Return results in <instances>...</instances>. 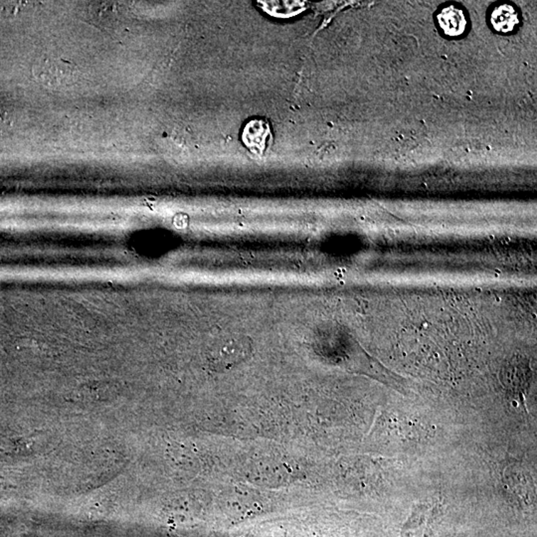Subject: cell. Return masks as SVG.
<instances>
[{"mask_svg": "<svg viewBox=\"0 0 537 537\" xmlns=\"http://www.w3.org/2000/svg\"><path fill=\"white\" fill-rule=\"evenodd\" d=\"M298 2H267L265 9L271 14L278 15V16H290L293 12L298 11L300 5Z\"/></svg>", "mask_w": 537, "mask_h": 537, "instance_id": "cell-5", "label": "cell"}, {"mask_svg": "<svg viewBox=\"0 0 537 537\" xmlns=\"http://www.w3.org/2000/svg\"><path fill=\"white\" fill-rule=\"evenodd\" d=\"M440 28L447 36H460L466 31L467 17L461 7L448 5L437 15Z\"/></svg>", "mask_w": 537, "mask_h": 537, "instance_id": "cell-2", "label": "cell"}, {"mask_svg": "<svg viewBox=\"0 0 537 537\" xmlns=\"http://www.w3.org/2000/svg\"><path fill=\"white\" fill-rule=\"evenodd\" d=\"M268 136H270V129L266 123L260 121H251L244 129V143L254 149L256 153H263L267 146Z\"/></svg>", "mask_w": 537, "mask_h": 537, "instance_id": "cell-4", "label": "cell"}, {"mask_svg": "<svg viewBox=\"0 0 537 537\" xmlns=\"http://www.w3.org/2000/svg\"><path fill=\"white\" fill-rule=\"evenodd\" d=\"M32 71L35 78L52 89L67 88L76 83L79 77L76 65L57 57H45L39 60Z\"/></svg>", "mask_w": 537, "mask_h": 537, "instance_id": "cell-1", "label": "cell"}, {"mask_svg": "<svg viewBox=\"0 0 537 537\" xmlns=\"http://www.w3.org/2000/svg\"><path fill=\"white\" fill-rule=\"evenodd\" d=\"M519 14L511 4H501L492 10L491 23L494 30L501 33H509L519 24Z\"/></svg>", "mask_w": 537, "mask_h": 537, "instance_id": "cell-3", "label": "cell"}]
</instances>
